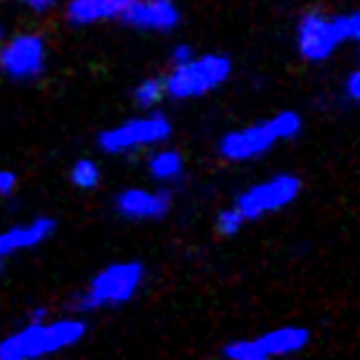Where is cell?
<instances>
[{"label":"cell","instance_id":"obj_1","mask_svg":"<svg viewBox=\"0 0 360 360\" xmlns=\"http://www.w3.org/2000/svg\"><path fill=\"white\" fill-rule=\"evenodd\" d=\"M86 333V323L79 319H62L55 323L32 321L18 333L0 340V360L42 358L77 345Z\"/></svg>","mask_w":360,"mask_h":360},{"label":"cell","instance_id":"obj_2","mask_svg":"<svg viewBox=\"0 0 360 360\" xmlns=\"http://www.w3.org/2000/svg\"><path fill=\"white\" fill-rule=\"evenodd\" d=\"M232 75V62L225 55H193L188 62L173 65V72L163 79L165 94L173 99H195L222 86Z\"/></svg>","mask_w":360,"mask_h":360},{"label":"cell","instance_id":"obj_3","mask_svg":"<svg viewBox=\"0 0 360 360\" xmlns=\"http://www.w3.org/2000/svg\"><path fill=\"white\" fill-rule=\"evenodd\" d=\"M143 276L146 269L141 262H119V264L106 266L91 279L89 289H86V294L79 296L77 306L82 311H91L101 309V306L126 304V301L134 299Z\"/></svg>","mask_w":360,"mask_h":360},{"label":"cell","instance_id":"obj_4","mask_svg":"<svg viewBox=\"0 0 360 360\" xmlns=\"http://www.w3.org/2000/svg\"><path fill=\"white\" fill-rule=\"evenodd\" d=\"M173 134V126L165 116L150 114V116H139L131 119L121 126L104 131L99 136V146L104 153L119 155V153H131L136 148H146V146L163 143Z\"/></svg>","mask_w":360,"mask_h":360},{"label":"cell","instance_id":"obj_5","mask_svg":"<svg viewBox=\"0 0 360 360\" xmlns=\"http://www.w3.org/2000/svg\"><path fill=\"white\" fill-rule=\"evenodd\" d=\"M311 333L309 328L301 326H281V328L266 330V333L257 335V338L235 340V343L225 345L222 353L232 360H266L274 355H291L299 353L309 345Z\"/></svg>","mask_w":360,"mask_h":360},{"label":"cell","instance_id":"obj_6","mask_svg":"<svg viewBox=\"0 0 360 360\" xmlns=\"http://www.w3.org/2000/svg\"><path fill=\"white\" fill-rule=\"evenodd\" d=\"M301 193V180L296 175H274V178L257 183L250 191H245L237 198V210L242 212L245 220H259L264 215L281 210L291 205Z\"/></svg>","mask_w":360,"mask_h":360},{"label":"cell","instance_id":"obj_7","mask_svg":"<svg viewBox=\"0 0 360 360\" xmlns=\"http://www.w3.org/2000/svg\"><path fill=\"white\" fill-rule=\"evenodd\" d=\"M47 60L45 40L37 35H18L0 47V72L11 79H35Z\"/></svg>","mask_w":360,"mask_h":360},{"label":"cell","instance_id":"obj_8","mask_svg":"<svg viewBox=\"0 0 360 360\" xmlns=\"http://www.w3.org/2000/svg\"><path fill=\"white\" fill-rule=\"evenodd\" d=\"M276 141L279 139H276L271 121H257V124L222 136L220 155L225 160H230V163H245V160L259 158L262 153H266Z\"/></svg>","mask_w":360,"mask_h":360},{"label":"cell","instance_id":"obj_9","mask_svg":"<svg viewBox=\"0 0 360 360\" xmlns=\"http://www.w3.org/2000/svg\"><path fill=\"white\" fill-rule=\"evenodd\" d=\"M299 52L309 62H326L338 45H343L333 27V18L321 15V13H306L299 20V32H296Z\"/></svg>","mask_w":360,"mask_h":360},{"label":"cell","instance_id":"obj_10","mask_svg":"<svg viewBox=\"0 0 360 360\" xmlns=\"http://www.w3.org/2000/svg\"><path fill=\"white\" fill-rule=\"evenodd\" d=\"M124 25L136 30H173L180 22V13L173 0H131L119 11Z\"/></svg>","mask_w":360,"mask_h":360},{"label":"cell","instance_id":"obj_11","mask_svg":"<svg viewBox=\"0 0 360 360\" xmlns=\"http://www.w3.org/2000/svg\"><path fill=\"white\" fill-rule=\"evenodd\" d=\"M116 210L129 220H160L170 210V193L129 188L116 198Z\"/></svg>","mask_w":360,"mask_h":360},{"label":"cell","instance_id":"obj_12","mask_svg":"<svg viewBox=\"0 0 360 360\" xmlns=\"http://www.w3.org/2000/svg\"><path fill=\"white\" fill-rule=\"evenodd\" d=\"M57 222L52 217H37V220L27 222V225H18L11 227V230L0 232V257L15 255V252L22 250H32V247L47 242L52 235H55Z\"/></svg>","mask_w":360,"mask_h":360},{"label":"cell","instance_id":"obj_13","mask_svg":"<svg viewBox=\"0 0 360 360\" xmlns=\"http://www.w3.org/2000/svg\"><path fill=\"white\" fill-rule=\"evenodd\" d=\"M116 0H70L67 6V20L72 25H91V22L109 20L119 15Z\"/></svg>","mask_w":360,"mask_h":360},{"label":"cell","instance_id":"obj_14","mask_svg":"<svg viewBox=\"0 0 360 360\" xmlns=\"http://www.w3.org/2000/svg\"><path fill=\"white\" fill-rule=\"evenodd\" d=\"M150 175L160 183H170V180H178L183 175V155L173 148H160L150 155Z\"/></svg>","mask_w":360,"mask_h":360},{"label":"cell","instance_id":"obj_15","mask_svg":"<svg viewBox=\"0 0 360 360\" xmlns=\"http://www.w3.org/2000/svg\"><path fill=\"white\" fill-rule=\"evenodd\" d=\"M269 121L274 126V134L279 141H294L304 129V121H301V116L296 111H279Z\"/></svg>","mask_w":360,"mask_h":360},{"label":"cell","instance_id":"obj_16","mask_svg":"<svg viewBox=\"0 0 360 360\" xmlns=\"http://www.w3.org/2000/svg\"><path fill=\"white\" fill-rule=\"evenodd\" d=\"M99 180H101V170L94 160L82 158V160H77L75 168H72V183H75L77 188L91 191V188L99 186Z\"/></svg>","mask_w":360,"mask_h":360},{"label":"cell","instance_id":"obj_17","mask_svg":"<svg viewBox=\"0 0 360 360\" xmlns=\"http://www.w3.org/2000/svg\"><path fill=\"white\" fill-rule=\"evenodd\" d=\"M165 94V86H163V79H146L136 86V104H141L143 109H150L155 106Z\"/></svg>","mask_w":360,"mask_h":360},{"label":"cell","instance_id":"obj_18","mask_svg":"<svg viewBox=\"0 0 360 360\" xmlns=\"http://www.w3.org/2000/svg\"><path fill=\"white\" fill-rule=\"evenodd\" d=\"M333 27L338 32L340 42H355L360 37V18L358 13H343L333 15Z\"/></svg>","mask_w":360,"mask_h":360},{"label":"cell","instance_id":"obj_19","mask_svg":"<svg viewBox=\"0 0 360 360\" xmlns=\"http://www.w3.org/2000/svg\"><path fill=\"white\" fill-rule=\"evenodd\" d=\"M245 222L247 220L242 217V212L237 210V207H227V210H222L220 215H217V232L225 237H232L242 230Z\"/></svg>","mask_w":360,"mask_h":360},{"label":"cell","instance_id":"obj_20","mask_svg":"<svg viewBox=\"0 0 360 360\" xmlns=\"http://www.w3.org/2000/svg\"><path fill=\"white\" fill-rule=\"evenodd\" d=\"M18 186V178L15 173H11V170H0V198H8L13 191H15Z\"/></svg>","mask_w":360,"mask_h":360},{"label":"cell","instance_id":"obj_21","mask_svg":"<svg viewBox=\"0 0 360 360\" xmlns=\"http://www.w3.org/2000/svg\"><path fill=\"white\" fill-rule=\"evenodd\" d=\"M345 94H348L350 101L360 99V75L358 72H350L348 75V82H345Z\"/></svg>","mask_w":360,"mask_h":360},{"label":"cell","instance_id":"obj_22","mask_svg":"<svg viewBox=\"0 0 360 360\" xmlns=\"http://www.w3.org/2000/svg\"><path fill=\"white\" fill-rule=\"evenodd\" d=\"M193 57V50L188 45H178L173 50V65H180V62H188Z\"/></svg>","mask_w":360,"mask_h":360},{"label":"cell","instance_id":"obj_23","mask_svg":"<svg viewBox=\"0 0 360 360\" xmlns=\"http://www.w3.org/2000/svg\"><path fill=\"white\" fill-rule=\"evenodd\" d=\"M25 3L32 8V11H40L42 13V11H50V8L55 6L57 0H25Z\"/></svg>","mask_w":360,"mask_h":360},{"label":"cell","instance_id":"obj_24","mask_svg":"<svg viewBox=\"0 0 360 360\" xmlns=\"http://www.w3.org/2000/svg\"><path fill=\"white\" fill-rule=\"evenodd\" d=\"M47 319V309H35L30 311V321H45Z\"/></svg>","mask_w":360,"mask_h":360},{"label":"cell","instance_id":"obj_25","mask_svg":"<svg viewBox=\"0 0 360 360\" xmlns=\"http://www.w3.org/2000/svg\"><path fill=\"white\" fill-rule=\"evenodd\" d=\"M3 40H6V27L0 25V45H3Z\"/></svg>","mask_w":360,"mask_h":360},{"label":"cell","instance_id":"obj_26","mask_svg":"<svg viewBox=\"0 0 360 360\" xmlns=\"http://www.w3.org/2000/svg\"><path fill=\"white\" fill-rule=\"evenodd\" d=\"M116 3H119V8H124L126 3H131V0H116Z\"/></svg>","mask_w":360,"mask_h":360},{"label":"cell","instance_id":"obj_27","mask_svg":"<svg viewBox=\"0 0 360 360\" xmlns=\"http://www.w3.org/2000/svg\"><path fill=\"white\" fill-rule=\"evenodd\" d=\"M0 271H3V257H0Z\"/></svg>","mask_w":360,"mask_h":360}]
</instances>
